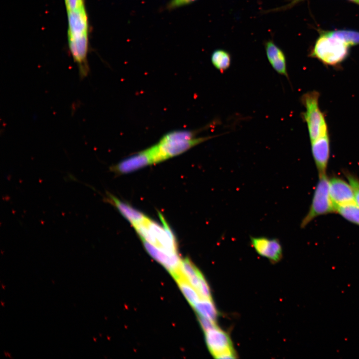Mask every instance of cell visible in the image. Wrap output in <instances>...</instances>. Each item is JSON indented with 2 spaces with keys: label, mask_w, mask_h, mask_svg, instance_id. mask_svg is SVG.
<instances>
[{
  "label": "cell",
  "mask_w": 359,
  "mask_h": 359,
  "mask_svg": "<svg viewBox=\"0 0 359 359\" xmlns=\"http://www.w3.org/2000/svg\"><path fill=\"white\" fill-rule=\"evenodd\" d=\"M180 271L185 279L197 291H198L202 273L187 258L181 259Z\"/></svg>",
  "instance_id": "obj_16"
},
{
  "label": "cell",
  "mask_w": 359,
  "mask_h": 359,
  "mask_svg": "<svg viewBox=\"0 0 359 359\" xmlns=\"http://www.w3.org/2000/svg\"><path fill=\"white\" fill-rule=\"evenodd\" d=\"M211 61L215 68L223 72L230 67L231 57L228 51L224 49H218L212 53Z\"/></svg>",
  "instance_id": "obj_19"
},
{
  "label": "cell",
  "mask_w": 359,
  "mask_h": 359,
  "mask_svg": "<svg viewBox=\"0 0 359 359\" xmlns=\"http://www.w3.org/2000/svg\"><path fill=\"white\" fill-rule=\"evenodd\" d=\"M192 308L197 315L204 317L216 322L218 312L212 300L201 299Z\"/></svg>",
  "instance_id": "obj_17"
},
{
  "label": "cell",
  "mask_w": 359,
  "mask_h": 359,
  "mask_svg": "<svg viewBox=\"0 0 359 359\" xmlns=\"http://www.w3.org/2000/svg\"><path fill=\"white\" fill-rule=\"evenodd\" d=\"M358 3H359V0H358Z\"/></svg>",
  "instance_id": "obj_29"
},
{
  "label": "cell",
  "mask_w": 359,
  "mask_h": 359,
  "mask_svg": "<svg viewBox=\"0 0 359 359\" xmlns=\"http://www.w3.org/2000/svg\"><path fill=\"white\" fill-rule=\"evenodd\" d=\"M67 11L75 10L84 6V0H64Z\"/></svg>",
  "instance_id": "obj_25"
},
{
  "label": "cell",
  "mask_w": 359,
  "mask_h": 359,
  "mask_svg": "<svg viewBox=\"0 0 359 359\" xmlns=\"http://www.w3.org/2000/svg\"><path fill=\"white\" fill-rule=\"evenodd\" d=\"M105 199L115 206L132 226L142 223L149 219L142 212L121 201L111 193L107 192V197Z\"/></svg>",
  "instance_id": "obj_15"
},
{
  "label": "cell",
  "mask_w": 359,
  "mask_h": 359,
  "mask_svg": "<svg viewBox=\"0 0 359 359\" xmlns=\"http://www.w3.org/2000/svg\"><path fill=\"white\" fill-rule=\"evenodd\" d=\"M302 0H292L291 1V2H289L288 4H287L282 7H281L280 8H278V9L279 10L286 9L287 8H289L292 7L293 5H294L296 3H297Z\"/></svg>",
  "instance_id": "obj_26"
},
{
  "label": "cell",
  "mask_w": 359,
  "mask_h": 359,
  "mask_svg": "<svg viewBox=\"0 0 359 359\" xmlns=\"http://www.w3.org/2000/svg\"><path fill=\"white\" fill-rule=\"evenodd\" d=\"M148 253L161 264L174 277L180 273L181 259L178 253L169 252L145 240H142Z\"/></svg>",
  "instance_id": "obj_10"
},
{
  "label": "cell",
  "mask_w": 359,
  "mask_h": 359,
  "mask_svg": "<svg viewBox=\"0 0 359 359\" xmlns=\"http://www.w3.org/2000/svg\"><path fill=\"white\" fill-rule=\"evenodd\" d=\"M174 279L180 291L192 307L202 299L197 291L185 279L181 273Z\"/></svg>",
  "instance_id": "obj_18"
},
{
  "label": "cell",
  "mask_w": 359,
  "mask_h": 359,
  "mask_svg": "<svg viewBox=\"0 0 359 359\" xmlns=\"http://www.w3.org/2000/svg\"><path fill=\"white\" fill-rule=\"evenodd\" d=\"M349 46L341 39L324 32L316 41L310 55L324 64L335 65L346 58Z\"/></svg>",
  "instance_id": "obj_3"
},
{
  "label": "cell",
  "mask_w": 359,
  "mask_h": 359,
  "mask_svg": "<svg viewBox=\"0 0 359 359\" xmlns=\"http://www.w3.org/2000/svg\"><path fill=\"white\" fill-rule=\"evenodd\" d=\"M329 192L336 211L338 206L356 204L351 185L340 178L333 177L329 179Z\"/></svg>",
  "instance_id": "obj_9"
},
{
  "label": "cell",
  "mask_w": 359,
  "mask_h": 359,
  "mask_svg": "<svg viewBox=\"0 0 359 359\" xmlns=\"http://www.w3.org/2000/svg\"><path fill=\"white\" fill-rule=\"evenodd\" d=\"M336 212L349 221L359 226V207L357 204L338 206Z\"/></svg>",
  "instance_id": "obj_21"
},
{
  "label": "cell",
  "mask_w": 359,
  "mask_h": 359,
  "mask_svg": "<svg viewBox=\"0 0 359 359\" xmlns=\"http://www.w3.org/2000/svg\"><path fill=\"white\" fill-rule=\"evenodd\" d=\"M204 333L208 349L214 358H236L231 338L226 332L217 327Z\"/></svg>",
  "instance_id": "obj_6"
},
{
  "label": "cell",
  "mask_w": 359,
  "mask_h": 359,
  "mask_svg": "<svg viewBox=\"0 0 359 359\" xmlns=\"http://www.w3.org/2000/svg\"><path fill=\"white\" fill-rule=\"evenodd\" d=\"M68 13V37H74L88 34V17L85 7Z\"/></svg>",
  "instance_id": "obj_14"
},
{
  "label": "cell",
  "mask_w": 359,
  "mask_h": 359,
  "mask_svg": "<svg viewBox=\"0 0 359 359\" xmlns=\"http://www.w3.org/2000/svg\"><path fill=\"white\" fill-rule=\"evenodd\" d=\"M333 212H336V208L330 194L329 179L326 173L320 174L311 205L300 227L304 228L318 216Z\"/></svg>",
  "instance_id": "obj_4"
},
{
  "label": "cell",
  "mask_w": 359,
  "mask_h": 359,
  "mask_svg": "<svg viewBox=\"0 0 359 359\" xmlns=\"http://www.w3.org/2000/svg\"><path fill=\"white\" fill-rule=\"evenodd\" d=\"M319 93L313 91L304 94L301 98L306 109L303 119L307 125L311 141L329 135L327 124L319 106Z\"/></svg>",
  "instance_id": "obj_2"
},
{
  "label": "cell",
  "mask_w": 359,
  "mask_h": 359,
  "mask_svg": "<svg viewBox=\"0 0 359 359\" xmlns=\"http://www.w3.org/2000/svg\"><path fill=\"white\" fill-rule=\"evenodd\" d=\"M196 0H170L164 7V9L172 10L176 8L190 4Z\"/></svg>",
  "instance_id": "obj_23"
},
{
  "label": "cell",
  "mask_w": 359,
  "mask_h": 359,
  "mask_svg": "<svg viewBox=\"0 0 359 359\" xmlns=\"http://www.w3.org/2000/svg\"><path fill=\"white\" fill-rule=\"evenodd\" d=\"M155 164L149 148L140 151L110 168L117 174H127Z\"/></svg>",
  "instance_id": "obj_11"
},
{
  "label": "cell",
  "mask_w": 359,
  "mask_h": 359,
  "mask_svg": "<svg viewBox=\"0 0 359 359\" xmlns=\"http://www.w3.org/2000/svg\"><path fill=\"white\" fill-rule=\"evenodd\" d=\"M311 142L312 153L319 175L325 174L330 153L329 135Z\"/></svg>",
  "instance_id": "obj_12"
},
{
  "label": "cell",
  "mask_w": 359,
  "mask_h": 359,
  "mask_svg": "<svg viewBox=\"0 0 359 359\" xmlns=\"http://www.w3.org/2000/svg\"><path fill=\"white\" fill-rule=\"evenodd\" d=\"M198 131L176 130L170 132L152 146L157 163L178 156L216 136L196 137Z\"/></svg>",
  "instance_id": "obj_1"
},
{
  "label": "cell",
  "mask_w": 359,
  "mask_h": 359,
  "mask_svg": "<svg viewBox=\"0 0 359 359\" xmlns=\"http://www.w3.org/2000/svg\"><path fill=\"white\" fill-rule=\"evenodd\" d=\"M250 239L255 251L272 263H277L282 258V247L278 239L265 236H250Z\"/></svg>",
  "instance_id": "obj_8"
},
{
  "label": "cell",
  "mask_w": 359,
  "mask_h": 359,
  "mask_svg": "<svg viewBox=\"0 0 359 359\" xmlns=\"http://www.w3.org/2000/svg\"><path fill=\"white\" fill-rule=\"evenodd\" d=\"M327 35L338 38L348 46L359 44V32L352 30H340L325 32Z\"/></svg>",
  "instance_id": "obj_20"
},
{
  "label": "cell",
  "mask_w": 359,
  "mask_h": 359,
  "mask_svg": "<svg viewBox=\"0 0 359 359\" xmlns=\"http://www.w3.org/2000/svg\"><path fill=\"white\" fill-rule=\"evenodd\" d=\"M69 49L74 61L77 64L81 80L87 77L89 72L87 61L88 49V34L74 37H68Z\"/></svg>",
  "instance_id": "obj_7"
},
{
  "label": "cell",
  "mask_w": 359,
  "mask_h": 359,
  "mask_svg": "<svg viewBox=\"0 0 359 359\" xmlns=\"http://www.w3.org/2000/svg\"><path fill=\"white\" fill-rule=\"evenodd\" d=\"M351 0V1H354V2H358V0Z\"/></svg>",
  "instance_id": "obj_27"
},
{
  "label": "cell",
  "mask_w": 359,
  "mask_h": 359,
  "mask_svg": "<svg viewBox=\"0 0 359 359\" xmlns=\"http://www.w3.org/2000/svg\"><path fill=\"white\" fill-rule=\"evenodd\" d=\"M265 50L267 59L274 70L288 79L286 58L283 51L271 40L265 42Z\"/></svg>",
  "instance_id": "obj_13"
},
{
  "label": "cell",
  "mask_w": 359,
  "mask_h": 359,
  "mask_svg": "<svg viewBox=\"0 0 359 359\" xmlns=\"http://www.w3.org/2000/svg\"><path fill=\"white\" fill-rule=\"evenodd\" d=\"M1 305L3 306V303L2 302H1Z\"/></svg>",
  "instance_id": "obj_28"
},
{
  "label": "cell",
  "mask_w": 359,
  "mask_h": 359,
  "mask_svg": "<svg viewBox=\"0 0 359 359\" xmlns=\"http://www.w3.org/2000/svg\"><path fill=\"white\" fill-rule=\"evenodd\" d=\"M161 226L150 219L142 223L133 225L142 240L157 246L169 252L176 253L175 238L164 222Z\"/></svg>",
  "instance_id": "obj_5"
},
{
  "label": "cell",
  "mask_w": 359,
  "mask_h": 359,
  "mask_svg": "<svg viewBox=\"0 0 359 359\" xmlns=\"http://www.w3.org/2000/svg\"><path fill=\"white\" fill-rule=\"evenodd\" d=\"M345 175L353 189L356 204L359 207V179L349 172H346Z\"/></svg>",
  "instance_id": "obj_22"
},
{
  "label": "cell",
  "mask_w": 359,
  "mask_h": 359,
  "mask_svg": "<svg viewBox=\"0 0 359 359\" xmlns=\"http://www.w3.org/2000/svg\"><path fill=\"white\" fill-rule=\"evenodd\" d=\"M198 320L204 332L218 327L216 323L204 317L197 315Z\"/></svg>",
  "instance_id": "obj_24"
}]
</instances>
